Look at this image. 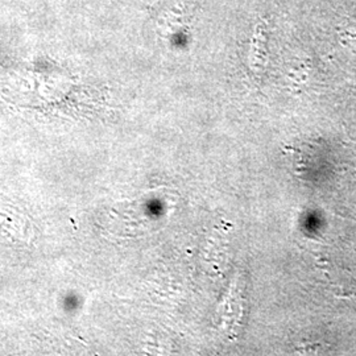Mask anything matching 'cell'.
<instances>
[{"mask_svg": "<svg viewBox=\"0 0 356 356\" xmlns=\"http://www.w3.org/2000/svg\"><path fill=\"white\" fill-rule=\"evenodd\" d=\"M267 38L268 24L266 20H263L256 26V29H254L251 54H250V65H251L252 70L257 73L261 72V69L264 66V61H266Z\"/></svg>", "mask_w": 356, "mask_h": 356, "instance_id": "6da1fadb", "label": "cell"}]
</instances>
